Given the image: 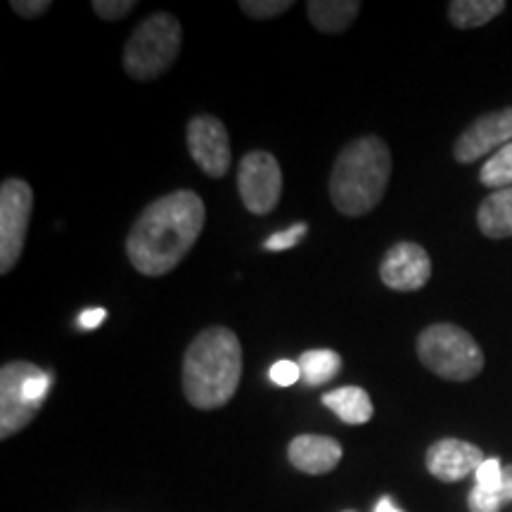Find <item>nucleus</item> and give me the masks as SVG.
Segmentation results:
<instances>
[{
    "label": "nucleus",
    "instance_id": "1",
    "mask_svg": "<svg viewBox=\"0 0 512 512\" xmlns=\"http://www.w3.org/2000/svg\"><path fill=\"white\" fill-rule=\"evenodd\" d=\"M207 207L197 192L176 190L157 197L140 211L128 230L126 254L131 266L147 278H159L181 264L200 240Z\"/></svg>",
    "mask_w": 512,
    "mask_h": 512
},
{
    "label": "nucleus",
    "instance_id": "2",
    "mask_svg": "<svg viewBox=\"0 0 512 512\" xmlns=\"http://www.w3.org/2000/svg\"><path fill=\"white\" fill-rule=\"evenodd\" d=\"M183 394L197 411L223 408L242 380V344L223 325L204 328L183 356Z\"/></svg>",
    "mask_w": 512,
    "mask_h": 512
},
{
    "label": "nucleus",
    "instance_id": "3",
    "mask_svg": "<svg viewBox=\"0 0 512 512\" xmlns=\"http://www.w3.org/2000/svg\"><path fill=\"white\" fill-rule=\"evenodd\" d=\"M392 178V152L380 136L351 140L339 150L330 174V200L342 216L361 219L384 200Z\"/></svg>",
    "mask_w": 512,
    "mask_h": 512
},
{
    "label": "nucleus",
    "instance_id": "4",
    "mask_svg": "<svg viewBox=\"0 0 512 512\" xmlns=\"http://www.w3.org/2000/svg\"><path fill=\"white\" fill-rule=\"evenodd\" d=\"M183 46L181 22L169 12L145 17L126 41L121 64L136 81H155L174 67Z\"/></svg>",
    "mask_w": 512,
    "mask_h": 512
},
{
    "label": "nucleus",
    "instance_id": "5",
    "mask_svg": "<svg viewBox=\"0 0 512 512\" xmlns=\"http://www.w3.org/2000/svg\"><path fill=\"white\" fill-rule=\"evenodd\" d=\"M420 363L448 382H467L484 370V351L470 332L451 323H434L415 342Z\"/></svg>",
    "mask_w": 512,
    "mask_h": 512
},
{
    "label": "nucleus",
    "instance_id": "6",
    "mask_svg": "<svg viewBox=\"0 0 512 512\" xmlns=\"http://www.w3.org/2000/svg\"><path fill=\"white\" fill-rule=\"evenodd\" d=\"M53 377L29 361H10L0 368V437L29 425L46 403Z\"/></svg>",
    "mask_w": 512,
    "mask_h": 512
},
{
    "label": "nucleus",
    "instance_id": "7",
    "mask_svg": "<svg viewBox=\"0 0 512 512\" xmlns=\"http://www.w3.org/2000/svg\"><path fill=\"white\" fill-rule=\"evenodd\" d=\"M34 190L22 178H8L0 185V273L8 275L24 252Z\"/></svg>",
    "mask_w": 512,
    "mask_h": 512
},
{
    "label": "nucleus",
    "instance_id": "8",
    "mask_svg": "<svg viewBox=\"0 0 512 512\" xmlns=\"http://www.w3.org/2000/svg\"><path fill=\"white\" fill-rule=\"evenodd\" d=\"M238 192L249 214H271L283 195V171L278 159L266 150L247 152L238 166Z\"/></svg>",
    "mask_w": 512,
    "mask_h": 512
},
{
    "label": "nucleus",
    "instance_id": "9",
    "mask_svg": "<svg viewBox=\"0 0 512 512\" xmlns=\"http://www.w3.org/2000/svg\"><path fill=\"white\" fill-rule=\"evenodd\" d=\"M188 152L192 162L200 166L202 174L209 178L228 176L233 164V150H230V136L221 119L211 114H197L188 121L185 128Z\"/></svg>",
    "mask_w": 512,
    "mask_h": 512
},
{
    "label": "nucleus",
    "instance_id": "10",
    "mask_svg": "<svg viewBox=\"0 0 512 512\" xmlns=\"http://www.w3.org/2000/svg\"><path fill=\"white\" fill-rule=\"evenodd\" d=\"M512 140V107L496 110L472 121L470 126L460 133L456 145H453V157L458 164H475L479 159L498 152L501 147L510 145Z\"/></svg>",
    "mask_w": 512,
    "mask_h": 512
},
{
    "label": "nucleus",
    "instance_id": "11",
    "mask_svg": "<svg viewBox=\"0 0 512 512\" xmlns=\"http://www.w3.org/2000/svg\"><path fill=\"white\" fill-rule=\"evenodd\" d=\"M430 278L432 259L418 242H396L380 264V280L394 292H418Z\"/></svg>",
    "mask_w": 512,
    "mask_h": 512
},
{
    "label": "nucleus",
    "instance_id": "12",
    "mask_svg": "<svg viewBox=\"0 0 512 512\" xmlns=\"http://www.w3.org/2000/svg\"><path fill=\"white\" fill-rule=\"evenodd\" d=\"M484 460L482 448L463 439H439L425 453L427 472L446 484L475 475Z\"/></svg>",
    "mask_w": 512,
    "mask_h": 512
},
{
    "label": "nucleus",
    "instance_id": "13",
    "mask_svg": "<svg viewBox=\"0 0 512 512\" xmlns=\"http://www.w3.org/2000/svg\"><path fill=\"white\" fill-rule=\"evenodd\" d=\"M287 456L304 475H328L342 460V444L325 434H299L290 441Z\"/></svg>",
    "mask_w": 512,
    "mask_h": 512
},
{
    "label": "nucleus",
    "instance_id": "14",
    "mask_svg": "<svg viewBox=\"0 0 512 512\" xmlns=\"http://www.w3.org/2000/svg\"><path fill=\"white\" fill-rule=\"evenodd\" d=\"M361 8L358 0H309L306 15L320 34H342L356 22Z\"/></svg>",
    "mask_w": 512,
    "mask_h": 512
},
{
    "label": "nucleus",
    "instance_id": "15",
    "mask_svg": "<svg viewBox=\"0 0 512 512\" xmlns=\"http://www.w3.org/2000/svg\"><path fill=\"white\" fill-rule=\"evenodd\" d=\"M477 226L491 240L512 238V188L491 192L477 209Z\"/></svg>",
    "mask_w": 512,
    "mask_h": 512
},
{
    "label": "nucleus",
    "instance_id": "16",
    "mask_svg": "<svg viewBox=\"0 0 512 512\" xmlns=\"http://www.w3.org/2000/svg\"><path fill=\"white\" fill-rule=\"evenodd\" d=\"M323 406L330 408L339 420L347 425H366L373 420L375 408L368 392L363 387H339L323 394Z\"/></svg>",
    "mask_w": 512,
    "mask_h": 512
},
{
    "label": "nucleus",
    "instance_id": "17",
    "mask_svg": "<svg viewBox=\"0 0 512 512\" xmlns=\"http://www.w3.org/2000/svg\"><path fill=\"white\" fill-rule=\"evenodd\" d=\"M505 10V0H453L448 19L456 29H477L489 24Z\"/></svg>",
    "mask_w": 512,
    "mask_h": 512
},
{
    "label": "nucleus",
    "instance_id": "18",
    "mask_svg": "<svg viewBox=\"0 0 512 512\" xmlns=\"http://www.w3.org/2000/svg\"><path fill=\"white\" fill-rule=\"evenodd\" d=\"M297 363L306 387H323L342 370V356L332 349H309L299 356Z\"/></svg>",
    "mask_w": 512,
    "mask_h": 512
},
{
    "label": "nucleus",
    "instance_id": "19",
    "mask_svg": "<svg viewBox=\"0 0 512 512\" xmlns=\"http://www.w3.org/2000/svg\"><path fill=\"white\" fill-rule=\"evenodd\" d=\"M505 503H512V465L503 467V482L494 491H484L475 486L467 498L470 512H501Z\"/></svg>",
    "mask_w": 512,
    "mask_h": 512
},
{
    "label": "nucleus",
    "instance_id": "20",
    "mask_svg": "<svg viewBox=\"0 0 512 512\" xmlns=\"http://www.w3.org/2000/svg\"><path fill=\"white\" fill-rule=\"evenodd\" d=\"M479 183L489 190L512 188V143L501 147L479 171Z\"/></svg>",
    "mask_w": 512,
    "mask_h": 512
},
{
    "label": "nucleus",
    "instance_id": "21",
    "mask_svg": "<svg viewBox=\"0 0 512 512\" xmlns=\"http://www.w3.org/2000/svg\"><path fill=\"white\" fill-rule=\"evenodd\" d=\"M292 0H242L240 10L252 19H273L292 10Z\"/></svg>",
    "mask_w": 512,
    "mask_h": 512
},
{
    "label": "nucleus",
    "instance_id": "22",
    "mask_svg": "<svg viewBox=\"0 0 512 512\" xmlns=\"http://www.w3.org/2000/svg\"><path fill=\"white\" fill-rule=\"evenodd\" d=\"M306 233H309L306 223H294V226L280 230V233H273L264 242V249H268V252H285V249L297 247L306 238Z\"/></svg>",
    "mask_w": 512,
    "mask_h": 512
},
{
    "label": "nucleus",
    "instance_id": "23",
    "mask_svg": "<svg viewBox=\"0 0 512 512\" xmlns=\"http://www.w3.org/2000/svg\"><path fill=\"white\" fill-rule=\"evenodd\" d=\"M91 8L105 22H119L138 8L136 0H93Z\"/></svg>",
    "mask_w": 512,
    "mask_h": 512
},
{
    "label": "nucleus",
    "instance_id": "24",
    "mask_svg": "<svg viewBox=\"0 0 512 512\" xmlns=\"http://www.w3.org/2000/svg\"><path fill=\"white\" fill-rule=\"evenodd\" d=\"M475 477H477V484L475 486H479V489H484V491L498 489V486H501V482H503V465H501V460H498V458H486L484 463L479 465V470L475 472Z\"/></svg>",
    "mask_w": 512,
    "mask_h": 512
},
{
    "label": "nucleus",
    "instance_id": "25",
    "mask_svg": "<svg viewBox=\"0 0 512 512\" xmlns=\"http://www.w3.org/2000/svg\"><path fill=\"white\" fill-rule=\"evenodd\" d=\"M271 380L278 384V387H292L294 382L302 380V368L294 361H278L271 366Z\"/></svg>",
    "mask_w": 512,
    "mask_h": 512
},
{
    "label": "nucleus",
    "instance_id": "26",
    "mask_svg": "<svg viewBox=\"0 0 512 512\" xmlns=\"http://www.w3.org/2000/svg\"><path fill=\"white\" fill-rule=\"evenodd\" d=\"M10 8L15 10L19 17L36 19V17L46 15V12L53 8V3H50V0H12Z\"/></svg>",
    "mask_w": 512,
    "mask_h": 512
},
{
    "label": "nucleus",
    "instance_id": "27",
    "mask_svg": "<svg viewBox=\"0 0 512 512\" xmlns=\"http://www.w3.org/2000/svg\"><path fill=\"white\" fill-rule=\"evenodd\" d=\"M105 318H107L105 309H88V311H81L79 325L83 330H95Z\"/></svg>",
    "mask_w": 512,
    "mask_h": 512
},
{
    "label": "nucleus",
    "instance_id": "28",
    "mask_svg": "<svg viewBox=\"0 0 512 512\" xmlns=\"http://www.w3.org/2000/svg\"><path fill=\"white\" fill-rule=\"evenodd\" d=\"M375 512H401V510H396L394 503L389 501V498H382V501L375 505Z\"/></svg>",
    "mask_w": 512,
    "mask_h": 512
},
{
    "label": "nucleus",
    "instance_id": "29",
    "mask_svg": "<svg viewBox=\"0 0 512 512\" xmlns=\"http://www.w3.org/2000/svg\"><path fill=\"white\" fill-rule=\"evenodd\" d=\"M344 512H354V510H344Z\"/></svg>",
    "mask_w": 512,
    "mask_h": 512
}]
</instances>
